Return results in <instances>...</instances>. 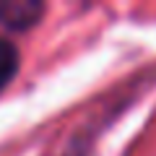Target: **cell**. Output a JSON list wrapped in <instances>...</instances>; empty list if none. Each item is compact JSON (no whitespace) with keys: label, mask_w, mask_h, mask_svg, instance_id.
Masks as SVG:
<instances>
[{"label":"cell","mask_w":156,"mask_h":156,"mask_svg":"<svg viewBox=\"0 0 156 156\" xmlns=\"http://www.w3.org/2000/svg\"><path fill=\"white\" fill-rule=\"evenodd\" d=\"M16 70H18V50L11 42L0 39V91L11 83V78L16 76Z\"/></svg>","instance_id":"cell-2"},{"label":"cell","mask_w":156,"mask_h":156,"mask_svg":"<svg viewBox=\"0 0 156 156\" xmlns=\"http://www.w3.org/2000/svg\"><path fill=\"white\" fill-rule=\"evenodd\" d=\"M44 5L37 0H0V26L5 29H29L42 18Z\"/></svg>","instance_id":"cell-1"}]
</instances>
